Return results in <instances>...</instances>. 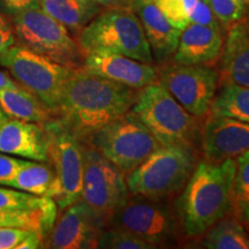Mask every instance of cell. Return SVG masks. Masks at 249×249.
Instances as JSON below:
<instances>
[{
	"label": "cell",
	"instance_id": "cell-9",
	"mask_svg": "<svg viewBox=\"0 0 249 249\" xmlns=\"http://www.w3.org/2000/svg\"><path fill=\"white\" fill-rule=\"evenodd\" d=\"M48 134V163L55 174L53 200L65 210L81 200L85 172V144L62 127L55 117L43 124Z\"/></svg>",
	"mask_w": 249,
	"mask_h": 249
},
{
	"label": "cell",
	"instance_id": "cell-5",
	"mask_svg": "<svg viewBox=\"0 0 249 249\" xmlns=\"http://www.w3.org/2000/svg\"><path fill=\"white\" fill-rule=\"evenodd\" d=\"M130 112L161 145H193L197 121L158 81L138 90Z\"/></svg>",
	"mask_w": 249,
	"mask_h": 249
},
{
	"label": "cell",
	"instance_id": "cell-23",
	"mask_svg": "<svg viewBox=\"0 0 249 249\" xmlns=\"http://www.w3.org/2000/svg\"><path fill=\"white\" fill-rule=\"evenodd\" d=\"M8 187L18 191L30 193L33 195L51 197L55 194V174L51 165L44 161L35 163V160H26Z\"/></svg>",
	"mask_w": 249,
	"mask_h": 249
},
{
	"label": "cell",
	"instance_id": "cell-25",
	"mask_svg": "<svg viewBox=\"0 0 249 249\" xmlns=\"http://www.w3.org/2000/svg\"><path fill=\"white\" fill-rule=\"evenodd\" d=\"M202 245L208 249H249V236L240 220L225 216L205 232Z\"/></svg>",
	"mask_w": 249,
	"mask_h": 249
},
{
	"label": "cell",
	"instance_id": "cell-21",
	"mask_svg": "<svg viewBox=\"0 0 249 249\" xmlns=\"http://www.w3.org/2000/svg\"><path fill=\"white\" fill-rule=\"evenodd\" d=\"M0 107L7 117L29 123L44 124L54 117L38 98L22 87L0 89Z\"/></svg>",
	"mask_w": 249,
	"mask_h": 249
},
{
	"label": "cell",
	"instance_id": "cell-15",
	"mask_svg": "<svg viewBox=\"0 0 249 249\" xmlns=\"http://www.w3.org/2000/svg\"><path fill=\"white\" fill-rule=\"evenodd\" d=\"M80 68L136 90L156 82L158 79L157 68L151 64L116 53L87 54Z\"/></svg>",
	"mask_w": 249,
	"mask_h": 249
},
{
	"label": "cell",
	"instance_id": "cell-2",
	"mask_svg": "<svg viewBox=\"0 0 249 249\" xmlns=\"http://www.w3.org/2000/svg\"><path fill=\"white\" fill-rule=\"evenodd\" d=\"M235 171L234 158L222 163L204 160L195 166L178 203L180 222L187 235L204 234L231 213Z\"/></svg>",
	"mask_w": 249,
	"mask_h": 249
},
{
	"label": "cell",
	"instance_id": "cell-13",
	"mask_svg": "<svg viewBox=\"0 0 249 249\" xmlns=\"http://www.w3.org/2000/svg\"><path fill=\"white\" fill-rule=\"evenodd\" d=\"M107 222L82 200L66 208L60 219L49 234V248L90 249L97 248L102 231Z\"/></svg>",
	"mask_w": 249,
	"mask_h": 249
},
{
	"label": "cell",
	"instance_id": "cell-33",
	"mask_svg": "<svg viewBox=\"0 0 249 249\" xmlns=\"http://www.w3.org/2000/svg\"><path fill=\"white\" fill-rule=\"evenodd\" d=\"M189 22L203 24V26H209L213 28H222L219 22L214 17L211 8L207 5L204 0H197L194 9H193Z\"/></svg>",
	"mask_w": 249,
	"mask_h": 249
},
{
	"label": "cell",
	"instance_id": "cell-18",
	"mask_svg": "<svg viewBox=\"0 0 249 249\" xmlns=\"http://www.w3.org/2000/svg\"><path fill=\"white\" fill-rule=\"evenodd\" d=\"M223 43L222 28L189 22L180 34L173 61L180 65H211L222 54Z\"/></svg>",
	"mask_w": 249,
	"mask_h": 249
},
{
	"label": "cell",
	"instance_id": "cell-20",
	"mask_svg": "<svg viewBox=\"0 0 249 249\" xmlns=\"http://www.w3.org/2000/svg\"><path fill=\"white\" fill-rule=\"evenodd\" d=\"M39 7L76 35L104 9L90 0H39Z\"/></svg>",
	"mask_w": 249,
	"mask_h": 249
},
{
	"label": "cell",
	"instance_id": "cell-10",
	"mask_svg": "<svg viewBox=\"0 0 249 249\" xmlns=\"http://www.w3.org/2000/svg\"><path fill=\"white\" fill-rule=\"evenodd\" d=\"M157 81L189 113L202 118L209 113L219 83V71L210 65L165 64Z\"/></svg>",
	"mask_w": 249,
	"mask_h": 249
},
{
	"label": "cell",
	"instance_id": "cell-17",
	"mask_svg": "<svg viewBox=\"0 0 249 249\" xmlns=\"http://www.w3.org/2000/svg\"><path fill=\"white\" fill-rule=\"evenodd\" d=\"M129 8L141 22L156 59L164 62L172 57L182 30L174 27L152 0H129Z\"/></svg>",
	"mask_w": 249,
	"mask_h": 249
},
{
	"label": "cell",
	"instance_id": "cell-30",
	"mask_svg": "<svg viewBox=\"0 0 249 249\" xmlns=\"http://www.w3.org/2000/svg\"><path fill=\"white\" fill-rule=\"evenodd\" d=\"M234 203L249 210V150L236 157Z\"/></svg>",
	"mask_w": 249,
	"mask_h": 249
},
{
	"label": "cell",
	"instance_id": "cell-37",
	"mask_svg": "<svg viewBox=\"0 0 249 249\" xmlns=\"http://www.w3.org/2000/svg\"><path fill=\"white\" fill-rule=\"evenodd\" d=\"M97 2L104 8L110 7H129V0H90Z\"/></svg>",
	"mask_w": 249,
	"mask_h": 249
},
{
	"label": "cell",
	"instance_id": "cell-6",
	"mask_svg": "<svg viewBox=\"0 0 249 249\" xmlns=\"http://www.w3.org/2000/svg\"><path fill=\"white\" fill-rule=\"evenodd\" d=\"M0 65L55 117L73 68L43 57L21 44H14L0 54Z\"/></svg>",
	"mask_w": 249,
	"mask_h": 249
},
{
	"label": "cell",
	"instance_id": "cell-1",
	"mask_svg": "<svg viewBox=\"0 0 249 249\" xmlns=\"http://www.w3.org/2000/svg\"><path fill=\"white\" fill-rule=\"evenodd\" d=\"M136 96V89L76 68L65 85L55 118L86 143L103 126L129 112Z\"/></svg>",
	"mask_w": 249,
	"mask_h": 249
},
{
	"label": "cell",
	"instance_id": "cell-14",
	"mask_svg": "<svg viewBox=\"0 0 249 249\" xmlns=\"http://www.w3.org/2000/svg\"><path fill=\"white\" fill-rule=\"evenodd\" d=\"M204 160L210 163L235 158L249 150V124L229 117L210 116L202 130Z\"/></svg>",
	"mask_w": 249,
	"mask_h": 249
},
{
	"label": "cell",
	"instance_id": "cell-34",
	"mask_svg": "<svg viewBox=\"0 0 249 249\" xmlns=\"http://www.w3.org/2000/svg\"><path fill=\"white\" fill-rule=\"evenodd\" d=\"M39 6V0H0V14L13 18L26 9Z\"/></svg>",
	"mask_w": 249,
	"mask_h": 249
},
{
	"label": "cell",
	"instance_id": "cell-26",
	"mask_svg": "<svg viewBox=\"0 0 249 249\" xmlns=\"http://www.w3.org/2000/svg\"><path fill=\"white\" fill-rule=\"evenodd\" d=\"M97 248L105 249H154L156 246L124 230L107 227L99 235Z\"/></svg>",
	"mask_w": 249,
	"mask_h": 249
},
{
	"label": "cell",
	"instance_id": "cell-35",
	"mask_svg": "<svg viewBox=\"0 0 249 249\" xmlns=\"http://www.w3.org/2000/svg\"><path fill=\"white\" fill-rule=\"evenodd\" d=\"M15 42H17V38H15L12 22H9L7 17L0 14V54L13 46Z\"/></svg>",
	"mask_w": 249,
	"mask_h": 249
},
{
	"label": "cell",
	"instance_id": "cell-7",
	"mask_svg": "<svg viewBox=\"0 0 249 249\" xmlns=\"http://www.w3.org/2000/svg\"><path fill=\"white\" fill-rule=\"evenodd\" d=\"M83 144L97 150L124 176L161 145L130 111L103 126Z\"/></svg>",
	"mask_w": 249,
	"mask_h": 249
},
{
	"label": "cell",
	"instance_id": "cell-29",
	"mask_svg": "<svg viewBox=\"0 0 249 249\" xmlns=\"http://www.w3.org/2000/svg\"><path fill=\"white\" fill-rule=\"evenodd\" d=\"M214 14L222 29H229L233 24L242 21L246 14L244 7L238 0H204Z\"/></svg>",
	"mask_w": 249,
	"mask_h": 249
},
{
	"label": "cell",
	"instance_id": "cell-24",
	"mask_svg": "<svg viewBox=\"0 0 249 249\" xmlns=\"http://www.w3.org/2000/svg\"><path fill=\"white\" fill-rule=\"evenodd\" d=\"M210 116L229 117L249 124V87L225 83L214 95Z\"/></svg>",
	"mask_w": 249,
	"mask_h": 249
},
{
	"label": "cell",
	"instance_id": "cell-11",
	"mask_svg": "<svg viewBox=\"0 0 249 249\" xmlns=\"http://www.w3.org/2000/svg\"><path fill=\"white\" fill-rule=\"evenodd\" d=\"M129 197L124 174L97 150L85 144L81 200L108 223Z\"/></svg>",
	"mask_w": 249,
	"mask_h": 249
},
{
	"label": "cell",
	"instance_id": "cell-12",
	"mask_svg": "<svg viewBox=\"0 0 249 249\" xmlns=\"http://www.w3.org/2000/svg\"><path fill=\"white\" fill-rule=\"evenodd\" d=\"M107 227L124 230L158 247L176 236L177 220L160 200L129 195L110 217Z\"/></svg>",
	"mask_w": 249,
	"mask_h": 249
},
{
	"label": "cell",
	"instance_id": "cell-8",
	"mask_svg": "<svg viewBox=\"0 0 249 249\" xmlns=\"http://www.w3.org/2000/svg\"><path fill=\"white\" fill-rule=\"evenodd\" d=\"M11 22L18 44L73 70L82 66L85 55L76 40L39 6L21 12Z\"/></svg>",
	"mask_w": 249,
	"mask_h": 249
},
{
	"label": "cell",
	"instance_id": "cell-36",
	"mask_svg": "<svg viewBox=\"0 0 249 249\" xmlns=\"http://www.w3.org/2000/svg\"><path fill=\"white\" fill-rule=\"evenodd\" d=\"M21 86L12 79L5 71H0V89H18Z\"/></svg>",
	"mask_w": 249,
	"mask_h": 249
},
{
	"label": "cell",
	"instance_id": "cell-28",
	"mask_svg": "<svg viewBox=\"0 0 249 249\" xmlns=\"http://www.w3.org/2000/svg\"><path fill=\"white\" fill-rule=\"evenodd\" d=\"M152 1L174 27L182 30L189 23V18L197 0H152Z\"/></svg>",
	"mask_w": 249,
	"mask_h": 249
},
{
	"label": "cell",
	"instance_id": "cell-4",
	"mask_svg": "<svg viewBox=\"0 0 249 249\" xmlns=\"http://www.w3.org/2000/svg\"><path fill=\"white\" fill-rule=\"evenodd\" d=\"M196 166L191 145H160L126 176L129 195L163 200L186 186Z\"/></svg>",
	"mask_w": 249,
	"mask_h": 249
},
{
	"label": "cell",
	"instance_id": "cell-16",
	"mask_svg": "<svg viewBox=\"0 0 249 249\" xmlns=\"http://www.w3.org/2000/svg\"><path fill=\"white\" fill-rule=\"evenodd\" d=\"M49 140L43 124L6 118L0 127V152L48 163Z\"/></svg>",
	"mask_w": 249,
	"mask_h": 249
},
{
	"label": "cell",
	"instance_id": "cell-19",
	"mask_svg": "<svg viewBox=\"0 0 249 249\" xmlns=\"http://www.w3.org/2000/svg\"><path fill=\"white\" fill-rule=\"evenodd\" d=\"M220 55V85L249 87V23L242 20L227 29Z\"/></svg>",
	"mask_w": 249,
	"mask_h": 249
},
{
	"label": "cell",
	"instance_id": "cell-22",
	"mask_svg": "<svg viewBox=\"0 0 249 249\" xmlns=\"http://www.w3.org/2000/svg\"><path fill=\"white\" fill-rule=\"evenodd\" d=\"M57 214L58 205L52 198L39 209L22 210L0 208V227L34 230L42 233L46 239L53 229Z\"/></svg>",
	"mask_w": 249,
	"mask_h": 249
},
{
	"label": "cell",
	"instance_id": "cell-39",
	"mask_svg": "<svg viewBox=\"0 0 249 249\" xmlns=\"http://www.w3.org/2000/svg\"><path fill=\"white\" fill-rule=\"evenodd\" d=\"M239 2H240V4L244 6V7H248L249 6V0H238Z\"/></svg>",
	"mask_w": 249,
	"mask_h": 249
},
{
	"label": "cell",
	"instance_id": "cell-32",
	"mask_svg": "<svg viewBox=\"0 0 249 249\" xmlns=\"http://www.w3.org/2000/svg\"><path fill=\"white\" fill-rule=\"evenodd\" d=\"M31 231L34 230L0 227V249H17L18 244L24 240Z\"/></svg>",
	"mask_w": 249,
	"mask_h": 249
},
{
	"label": "cell",
	"instance_id": "cell-27",
	"mask_svg": "<svg viewBox=\"0 0 249 249\" xmlns=\"http://www.w3.org/2000/svg\"><path fill=\"white\" fill-rule=\"evenodd\" d=\"M50 198L51 197L33 195L12 187L6 188V186H0V208L4 209H39L48 203Z\"/></svg>",
	"mask_w": 249,
	"mask_h": 249
},
{
	"label": "cell",
	"instance_id": "cell-31",
	"mask_svg": "<svg viewBox=\"0 0 249 249\" xmlns=\"http://www.w3.org/2000/svg\"><path fill=\"white\" fill-rule=\"evenodd\" d=\"M27 160L0 152V186L8 187Z\"/></svg>",
	"mask_w": 249,
	"mask_h": 249
},
{
	"label": "cell",
	"instance_id": "cell-3",
	"mask_svg": "<svg viewBox=\"0 0 249 249\" xmlns=\"http://www.w3.org/2000/svg\"><path fill=\"white\" fill-rule=\"evenodd\" d=\"M83 55L116 53L151 64V48L141 22L129 7L104 8L77 35Z\"/></svg>",
	"mask_w": 249,
	"mask_h": 249
},
{
	"label": "cell",
	"instance_id": "cell-38",
	"mask_svg": "<svg viewBox=\"0 0 249 249\" xmlns=\"http://www.w3.org/2000/svg\"><path fill=\"white\" fill-rule=\"evenodd\" d=\"M6 118H7V116H6V114H5V112L2 111L1 107H0V127H1L2 123H4V121L6 120Z\"/></svg>",
	"mask_w": 249,
	"mask_h": 249
}]
</instances>
